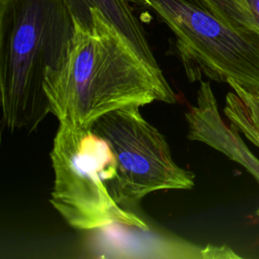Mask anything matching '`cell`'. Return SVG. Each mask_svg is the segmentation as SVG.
<instances>
[{"label":"cell","instance_id":"cell-1","mask_svg":"<svg viewBox=\"0 0 259 259\" xmlns=\"http://www.w3.org/2000/svg\"><path fill=\"white\" fill-rule=\"evenodd\" d=\"M93 25L74 18L68 51L45 78L50 113L59 123L87 128L103 114L153 101L174 103L164 75L155 72L96 8Z\"/></svg>","mask_w":259,"mask_h":259},{"label":"cell","instance_id":"cell-2","mask_svg":"<svg viewBox=\"0 0 259 259\" xmlns=\"http://www.w3.org/2000/svg\"><path fill=\"white\" fill-rule=\"evenodd\" d=\"M73 32L65 0H0L2 123L9 132L33 131L50 112L45 78L65 57Z\"/></svg>","mask_w":259,"mask_h":259},{"label":"cell","instance_id":"cell-3","mask_svg":"<svg viewBox=\"0 0 259 259\" xmlns=\"http://www.w3.org/2000/svg\"><path fill=\"white\" fill-rule=\"evenodd\" d=\"M50 157L54 170L50 202L70 227L90 231L121 225L149 230L144 220L114 199L116 158L107 141L91 127L59 123Z\"/></svg>","mask_w":259,"mask_h":259},{"label":"cell","instance_id":"cell-4","mask_svg":"<svg viewBox=\"0 0 259 259\" xmlns=\"http://www.w3.org/2000/svg\"><path fill=\"white\" fill-rule=\"evenodd\" d=\"M154 11L171 29L190 82L206 77L259 87V33L231 24L199 0H127Z\"/></svg>","mask_w":259,"mask_h":259},{"label":"cell","instance_id":"cell-5","mask_svg":"<svg viewBox=\"0 0 259 259\" xmlns=\"http://www.w3.org/2000/svg\"><path fill=\"white\" fill-rule=\"evenodd\" d=\"M140 107L112 110L91 125L115 155L117 173L111 192L116 202L131 211L151 192L194 187V174L174 161L166 138L142 115Z\"/></svg>","mask_w":259,"mask_h":259},{"label":"cell","instance_id":"cell-6","mask_svg":"<svg viewBox=\"0 0 259 259\" xmlns=\"http://www.w3.org/2000/svg\"><path fill=\"white\" fill-rule=\"evenodd\" d=\"M187 139L206 144L244 167L259 183V160L249 150L235 125L223 120L208 81H200L196 102L185 112Z\"/></svg>","mask_w":259,"mask_h":259},{"label":"cell","instance_id":"cell-7","mask_svg":"<svg viewBox=\"0 0 259 259\" xmlns=\"http://www.w3.org/2000/svg\"><path fill=\"white\" fill-rule=\"evenodd\" d=\"M73 17L83 25H93L92 10L98 9L126 38L136 53L155 72L163 75L149 45L145 29L127 0H65Z\"/></svg>","mask_w":259,"mask_h":259},{"label":"cell","instance_id":"cell-8","mask_svg":"<svg viewBox=\"0 0 259 259\" xmlns=\"http://www.w3.org/2000/svg\"><path fill=\"white\" fill-rule=\"evenodd\" d=\"M224 113L230 123L259 148V87H245L229 81Z\"/></svg>","mask_w":259,"mask_h":259},{"label":"cell","instance_id":"cell-9","mask_svg":"<svg viewBox=\"0 0 259 259\" xmlns=\"http://www.w3.org/2000/svg\"><path fill=\"white\" fill-rule=\"evenodd\" d=\"M233 25L259 33V0H199Z\"/></svg>","mask_w":259,"mask_h":259},{"label":"cell","instance_id":"cell-10","mask_svg":"<svg viewBox=\"0 0 259 259\" xmlns=\"http://www.w3.org/2000/svg\"><path fill=\"white\" fill-rule=\"evenodd\" d=\"M256 214H257V215H258V217H259V208H258V209H257V211H256Z\"/></svg>","mask_w":259,"mask_h":259}]
</instances>
